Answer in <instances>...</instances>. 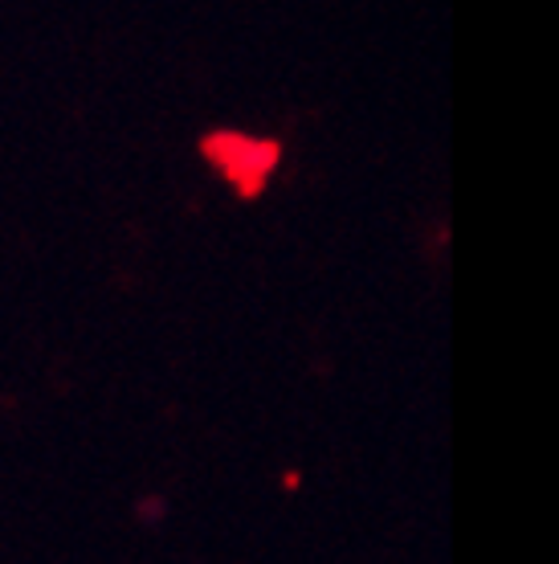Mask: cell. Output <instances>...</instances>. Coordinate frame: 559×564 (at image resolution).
Listing matches in <instances>:
<instances>
[{
  "instance_id": "1",
  "label": "cell",
  "mask_w": 559,
  "mask_h": 564,
  "mask_svg": "<svg viewBox=\"0 0 559 564\" xmlns=\"http://www.w3.org/2000/svg\"><path fill=\"white\" fill-rule=\"evenodd\" d=\"M205 155L241 197H257L262 184L278 169L282 148L274 140H253V135H241V131H212L205 140Z\"/></svg>"
}]
</instances>
